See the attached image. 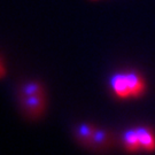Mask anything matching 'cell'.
I'll list each match as a JSON object with an SVG mask.
<instances>
[{
    "instance_id": "1",
    "label": "cell",
    "mask_w": 155,
    "mask_h": 155,
    "mask_svg": "<svg viewBox=\"0 0 155 155\" xmlns=\"http://www.w3.org/2000/svg\"><path fill=\"white\" fill-rule=\"evenodd\" d=\"M17 101L23 115L30 120H38L44 115L47 106L46 92L41 84L29 81L17 91Z\"/></svg>"
},
{
    "instance_id": "2",
    "label": "cell",
    "mask_w": 155,
    "mask_h": 155,
    "mask_svg": "<svg viewBox=\"0 0 155 155\" xmlns=\"http://www.w3.org/2000/svg\"><path fill=\"white\" fill-rule=\"evenodd\" d=\"M110 87L117 98H139L145 92L144 78L134 71L118 72L110 78Z\"/></svg>"
},
{
    "instance_id": "3",
    "label": "cell",
    "mask_w": 155,
    "mask_h": 155,
    "mask_svg": "<svg viewBox=\"0 0 155 155\" xmlns=\"http://www.w3.org/2000/svg\"><path fill=\"white\" fill-rule=\"evenodd\" d=\"M137 132L141 145V150L147 152H154L155 150V137L150 129L145 127H137Z\"/></svg>"
},
{
    "instance_id": "4",
    "label": "cell",
    "mask_w": 155,
    "mask_h": 155,
    "mask_svg": "<svg viewBox=\"0 0 155 155\" xmlns=\"http://www.w3.org/2000/svg\"><path fill=\"white\" fill-rule=\"evenodd\" d=\"M123 143H124L125 150L130 153H136L139 150H141V145H140L137 129L125 131L123 134Z\"/></svg>"
},
{
    "instance_id": "5",
    "label": "cell",
    "mask_w": 155,
    "mask_h": 155,
    "mask_svg": "<svg viewBox=\"0 0 155 155\" xmlns=\"http://www.w3.org/2000/svg\"><path fill=\"white\" fill-rule=\"evenodd\" d=\"M95 130H97V127L93 125L82 124L76 129V137L82 144H84L85 146H89L92 138H93Z\"/></svg>"
},
{
    "instance_id": "6",
    "label": "cell",
    "mask_w": 155,
    "mask_h": 155,
    "mask_svg": "<svg viewBox=\"0 0 155 155\" xmlns=\"http://www.w3.org/2000/svg\"><path fill=\"white\" fill-rule=\"evenodd\" d=\"M108 138H109V136H108L105 131L97 129L95 132H94L93 138H92L91 143H90V145L93 146V147H102V146H105V145L107 144Z\"/></svg>"
},
{
    "instance_id": "7",
    "label": "cell",
    "mask_w": 155,
    "mask_h": 155,
    "mask_svg": "<svg viewBox=\"0 0 155 155\" xmlns=\"http://www.w3.org/2000/svg\"><path fill=\"white\" fill-rule=\"evenodd\" d=\"M5 75V68L2 67V64H1V62H0V78L2 77Z\"/></svg>"
}]
</instances>
